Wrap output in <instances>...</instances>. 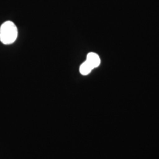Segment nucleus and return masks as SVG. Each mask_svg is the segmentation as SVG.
Here are the masks:
<instances>
[{"label":"nucleus","instance_id":"f257e3e1","mask_svg":"<svg viewBox=\"0 0 159 159\" xmlns=\"http://www.w3.org/2000/svg\"><path fill=\"white\" fill-rule=\"evenodd\" d=\"M18 37V29L15 24L11 21H7L0 27V41L9 45L14 43Z\"/></svg>","mask_w":159,"mask_h":159},{"label":"nucleus","instance_id":"f03ea898","mask_svg":"<svg viewBox=\"0 0 159 159\" xmlns=\"http://www.w3.org/2000/svg\"><path fill=\"white\" fill-rule=\"evenodd\" d=\"M85 61L91 66L93 69L98 67L101 62L98 55L94 52L89 53L87 56V59Z\"/></svg>","mask_w":159,"mask_h":159},{"label":"nucleus","instance_id":"7ed1b4c3","mask_svg":"<svg viewBox=\"0 0 159 159\" xmlns=\"http://www.w3.org/2000/svg\"><path fill=\"white\" fill-rule=\"evenodd\" d=\"M93 69V68H92L91 66L86 61H85L84 63H83L81 64V66L80 67V72L82 75H86L90 74Z\"/></svg>","mask_w":159,"mask_h":159}]
</instances>
